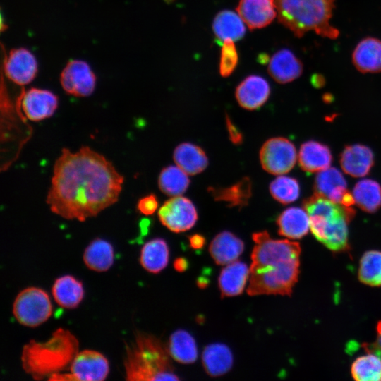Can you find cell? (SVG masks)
I'll return each mask as SVG.
<instances>
[{"label":"cell","mask_w":381,"mask_h":381,"mask_svg":"<svg viewBox=\"0 0 381 381\" xmlns=\"http://www.w3.org/2000/svg\"><path fill=\"white\" fill-rule=\"evenodd\" d=\"M269 190L272 198L284 205L296 201L300 195L298 181L289 176H280L276 178L270 183Z\"/></svg>","instance_id":"d590c367"},{"label":"cell","mask_w":381,"mask_h":381,"mask_svg":"<svg viewBox=\"0 0 381 381\" xmlns=\"http://www.w3.org/2000/svg\"><path fill=\"white\" fill-rule=\"evenodd\" d=\"M63 90L75 97L90 96L96 86V76L90 65L83 60H71L60 74Z\"/></svg>","instance_id":"30bf717a"},{"label":"cell","mask_w":381,"mask_h":381,"mask_svg":"<svg viewBox=\"0 0 381 381\" xmlns=\"http://www.w3.org/2000/svg\"><path fill=\"white\" fill-rule=\"evenodd\" d=\"M83 259L90 270L98 272H106L114 263V248L109 241L95 238L85 249Z\"/></svg>","instance_id":"f1b7e54d"},{"label":"cell","mask_w":381,"mask_h":381,"mask_svg":"<svg viewBox=\"0 0 381 381\" xmlns=\"http://www.w3.org/2000/svg\"><path fill=\"white\" fill-rule=\"evenodd\" d=\"M245 23L238 13L222 10L214 17L212 30L216 38L223 42L226 40L237 41L246 33Z\"/></svg>","instance_id":"484cf974"},{"label":"cell","mask_w":381,"mask_h":381,"mask_svg":"<svg viewBox=\"0 0 381 381\" xmlns=\"http://www.w3.org/2000/svg\"><path fill=\"white\" fill-rule=\"evenodd\" d=\"M109 373L107 358L99 351L85 349L76 354L70 365L74 380H104Z\"/></svg>","instance_id":"4fadbf2b"},{"label":"cell","mask_w":381,"mask_h":381,"mask_svg":"<svg viewBox=\"0 0 381 381\" xmlns=\"http://www.w3.org/2000/svg\"><path fill=\"white\" fill-rule=\"evenodd\" d=\"M358 275L360 281L366 285L381 286V251L369 250L363 255Z\"/></svg>","instance_id":"e575fe53"},{"label":"cell","mask_w":381,"mask_h":381,"mask_svg":"<svg viewBox=\"0 0 381 381\" xmlns=\"http://www.w3.org/2000/svg\"><path fill=\"white\" fill-rule=\"evenodd\" d=\"M202 365L206 373L212 377L226 373L233 364V356L229 348L223 344L207 346L202 355Z\"/></svg>","instance_id":"4316f807"},{"label":"cell","mask_w":381,"mask_h":381,"mask_svg":"<svg viewBox=\"0 0 381 381\" xmlns=\"http://www.w3.org/2000/svg\"><path fill=\"white\" fill-rule=\"evenodd\" d=\"M188 174L178 166H168L161 171L158 186L162 193L170 196L182 195L188 189L190 180Z\"/></svg>","instance_id":"d6a6232c"},{"label":"cell","mask_w":381,"mask_h":381,"mask_svg":"<svg viewBox=\"0 0 381 381\" xmlns=\"http://www.w3.org/2000/svg\"><path fill=\"white\" fill-rule=\"evenodd\" d=\"M190 246L195 249L199 250L205 244V238L199 234H195L188 237Z\"/></svg>","instance_id":"60d3db41"},{"label":"cell","mask_w":381,"mask_h":381,"mask_svg":"<svg viewBox=\"0 0 381 381\" xmlns=\"http://www.w3.org/2000/svg\"><path fill=\"white\" fill-rule=\"evenodd\" d=\"M160 222L168 229L180 233L190 229L198 220V212L191 200L183 196H173L159 209Z\"/></svg>","instance_id":"9c48e42d"},{"label":"cell","mask_w":381,"mask_h":381,"mask_svg":"<svg viewBox=\"0 0 381 381\" xmlns=\"http://www.w3.org/2000/svg\"><path fill=\"white\" fill-rule=\"evenodd\" d=\"M18 99L20 109L32 121H40L52 116L59 104L58 97L54 92L36 87L23 90Z\"/></svg>","instance_id":"7c38bea8"},{"label":"cell","mask_w":381,"mask_h":381,"mask_svg":"<svg viewBox=\"0 0 381 381\" xmlns=\"http://www.w3.org/2000/svg\"><path fill=\"white\" fill-rule=\"evenodd\" d=\"M169 250L167 242L160 238L151 239L143 246L140 262L147 272L157 274L168 264Z\"/></svg>","instance_id":"f546056e"},{"label":"cell","mask_w":381,"mask_h":381,"mask_svg":"<svg viewBox=\"0 0 381 381\" xmlns=\"http://www.w3.org/2000/svg\"><path fill=\"white\" fill-rule=\"evenodd\" d=\"M342 170L347 174L358 178L369 174L375 163L372 150L362 144L346 145L339 156Z\"/></svg>","instance_id":"2e32d148"},{"label":"cell","mask_w":381,"mask_h":381,"mask_svg":"<svg viewBox=\"0 0 381 381\" xmlns=\"http://www.w3.org/2000/svg\"><path fill=\"white\" fill-rule=\"evenodd\" d=\"M315 193L345 206L355 203L353 194L347 189L346 181L341 172L335 167L325 169L315 177L314 182Z\"/></svg>","instance_id":"5bb4252c"},{"label":"cell","mask_w":381,"mask_h":381,"mask_svg":"<svg viewBox=\"0 0 381 381\" xmlns=\"http://www.w3.org/2000/svg\"><path fill=\"white\" fill-rule=\"evenodd\" d=\"M167 348L171 358L179 363L190 364L197 359L195 341L191 334L185 330L174 332L169 337Z\"/></svg>","instance_id":"4dcf8cb0"},{"label":"cell","mask_w":381,"mask_h":381,"mask_svg":"<svg viewBox=\"0 0 381 381\" xmlns=\"http://www.w3.org/2000/svg\"><path fill=\"white\" fill-rule=\"evenodd\" d=\"M78 349L77 338L69 330L58 328L46 341L32 339L23 346L22 368L32 379L44 380L70 367Z\"/></svg>","instance_id":"3957f363"},{"label":"cell","mask_w":381,"mask_h":381,"mask_svg":"<svg viewBox=\"0 0 381 381\" xmlns=\"http://www.w3.org/2000/svg\"><path fill=\"white\" fill-rule=\"evenodd\" d=\"M52 292L56 303L67 309L76 308L84 297L82 282L69 274L56 279L52 286Z\"/></svg>","instance_id":"cb8c5ba5"},{"label":"cell","mask_w":381,"mask_h":381,"mask_svg":"<svg viewBox=\"0 0 381 381\" xmlns=\"http://www.w3.org/2000/svg\"><path fill=\"white\" fill-rule=\"evenodd\" d=\"M355 203L364 212L374 213L381 207V186L375 180L365 179L353 188Z\"/></svg>","instance_id":"1f68e13d"},{"label":"cell","mask_w":381,"mask_h":381,"mask_svg":"<svg viewBox=\"0 0 381 381\" xmlns=\"http://www.w3.org/2000/svg\"><path fill=\"white\" fill-rule=\"evenodd\" d=\"M222 44L219 70L221 76L226 78L236 69L238 54L234 40H226Z\"/></svg>","instance_id":"8d00e7d4"},{"label":"cell","mask_w":381,"mask_h":381,"mask_svg":"<svg viewBox=\"0 0 381 381\" xmlns=\"http://www.w3.org/2000/svg\"><path fill=\"white\" fill-rule=\"evenodd\" d=\"M277 225L279 235L289 239H300L310 229V219L304 208L291 207L277 217Z\"/></svg>","instance_id":"603a6c76"},{"label":"cell","mask_w":381,"mask_h":381,"mask_svg":"<svg viewBox=\"0 0 381 381\" xmlns=\"http://www.w3.org/2000/svg\"><path fill=\"white\" fill-rule=\"evenodd\" d=\"M210 194L214 200L226 202L227 206L243 207L248 205L252 195V182L243 177L237 183L225 188L209 187Z\"/></svg>","instance_id":"83f0119b"},{"label":"cell","mask_w":381,"mask_h":381,"mask_svg":"<svg viewBox=\"0 0 381 381\" xmlns=\"http://www.w3.org/2000/svg\"><path fill=\"white\" fill-rule=\"evenodd\" d=\"M267 71L276 82L288 83L301 76L303 64L291 50L282 49L270 58Z\"/></svg>","instance_id":"ac0fdd59"},{"label":"cell","mask_w":381,"mask_h":381,"mask_svg":"<svg viewBox=\"0 0 381 381\" xmlns=\"http://www.w3.org/2000/svg\"><path fill=\"white\" fill-rule=\"evenodd\" d=\"M260 161L267 172L282 175L291 171L296 162V150L292 142L286 138L268 139L260 150Z\"/></svg>","instance_id":"ba28073f"},{"label":"cell","mask_w":381,"mask_h":381,"mask_svg":"<svg viewBox=\"0 0 381 381\" xmlns=\"http://www.w3.org/2000/svg\"><path fill=\"white\" fill-rule=\"evenodd\" d=\"M226 126L231 142L234 145L242 144L243 141V133L227 114L226 115Z\"/></svg>","instance_id":"f35d334b"},{"label":"cell","mask_w":381,"mask_h":381,"mask_svg":"<svg viewBox=\"0 0 381 381\" xmlns=\"http://www.w3.org/2000/svg\"><path fill=\"white\" fill-rule=\"evenodd\" d=\"M252 238L248 294L291 295L299 274V243L272 238L267 231L254 233Z\"/></svg>","instance_id":"7a4b0ae2"},{"label":"cell","mask_w":381,"mask_h":381,"mask_svg":"<svg viewBox=\"0 0 381 381\" xmlns=\"http://www.w3.org/2000/svg\"><path fill=\"white\" fill-rule=\"evenodd\" d=\"M270 95V86L262 77L251 75L244 78L236 87L235 97L238 104L247 110L262 107Z\"/></svg>","instance_id":"9a60e30c"},{"label":"cell","mask_w":381,"mask_h":381,"mask_svg":"<svg viewBox=\"0 0 381 381\" xmlns=\"http://www.w3.org/2000/svg\"><path fill=\"white\" fill-rule=\"evenodd\" d=\"M236 11L250 30L265 28L277 17L274 0H240Z\"/></svg>","instance_id":"e0dca14e"},{"label":"cell","mask_w":381,"mask_h":381,"mask_svg":"<svg viewBox=\"0 0 381 381\" xmlns=\"http://www.w3.org/2000/svg\"><path fill=\"white\" fill-rule=\"evenodd\" d=\"M352 62L361 73L381 72V40L373 37L362 39L352 53Z\"/></svg>","instance_id":"d6986e66"},{"label":"cell","mask_w":381,"mask_h":381,"mask_svg":"<svg viewBox=\"0 0 381 381\" xmlns=\"http://www.w3.org/2000/svg\"><path fill=\"white\" fill-rule=\"evenodd\" d=\"M173 158L176 165L188 175L200 174L208 165L205 151L190 143H183L176 146Z\"/></svg>","instance_id":"d4e9b609"},{"label":"cell","mask_w":381,"mask_h":381,"mask_svg":"<svg viewBox=\"0 0 381 381\" xmlns=\"http://www.w3.org/2000/svg\"><path fill=\"white\" fill-rule=\"evenodd\" d=\"M197 284L200 288L204 289L207 286L208 280L207 278H205L203 277H199L197 280Z\"/></svg>","instance_id":"7bdbcfd3"},{"label":"cell","mask_w":381,"mask_h":381,"mask_svg":"<svg viewBox=\"0 0 381 381\" xmlns=\"http://www.w3.org/2000/svg\"><path fill=\"white\" fill-rule=\"evenodd\" d=\"M2 71L10 80L23 86L35 79L38 64L30 50L24 47L16 48L11 49L8 55L4 54Z\"/></svg>","instance_id":"8fae6325"},{"label":"cell","mask_w":381,"mask_h":381,"mask_svg":"<svg viewBox=\"0 0 381 381\" xmlns=\"http://www.w3.org/2000/svg\"><path fill=\"white\" fill-rule=\"evenodd\" d=\"M302 205L317 240L334 252L349 248L348 224L356 214L351 206L336 203L315 193L305 199Z\"/></svg>","instance_id":"5b68a950"},{"label":"cell","mask_w":381,"mask_h":381,"mask_svg":"<svg viewBox=\"0 0 381 381\" xmlns=\"http://www.w3.org/2000/svg\"><path fill=\"white\" fill-rule=\"evenodd\" d=\"M332 162L331 150L327 145L316 140H308L301 145L298 164L305 172L321 171L329 168Z\"/></svg>","instance_id":"ffe728a7"},{"label":"cell","mask_w":381,"mask_h":381,"mask_svg":"<svg viewBox=\"0 0 381 381\" xmlns=\"http://www.w3.org/2000/svg\"><path fill=\"white\" fill-rule=\"evenodd\" d=\"M250 276V268L241 261L231 262L222 269L218 279L222 297L240 295Z\"/></svg>","instance_id":"7402d4cb"},{"label":"cell","mask_w":381,"mask_h":381,"mask_svg":"<svg viewBox=\"0 0 381 381\" xmlns=\"http://www.w3.org/2000/svg\"><path fill=\"white\" fill-rule=\"evenodd\" d=\"M366 351L377 354L381 358V321L377 325V339L375 341L370 344H365Z\"/></svg>","instance_id":"ab89813d"},{"label":"cell","mask_w":381,"mask_h":381,"mask_svg":"<svg viewBox=\"0 0 381 381\" xmlns=\"http://www.w3.org/2000/svg\"><path fill=\"white\" fill-rule=\"evenodd\" d=\"M188 263L186 258H178L174 262V269L179 272H184L188 268Z\"/></svg>","instance_id":"b9f144b4"},{"label":"cell","mask_w":381,"mask_h":381,"mask_svg":"<svg viewBox=\"0 0 381 381\" xmlns=\"http://www.w3.org/2000/svg\"><path fill=\"white\" fill-rule=\"evenodd\" d=\"M158 208V200L155 194H150L141 198L137 203L138 210L144 215H151Z\"/></svg>","instance_id":"74e56055"},{"label":"cell","mask_w":381,"mask_h":381,"mask_svg":"<svg viewBox=\"0 0 381 381\" xmlns=\"http://www.w3.org/2000/svg\"><path fill=\"white\" fill-rule=\"evenodd\" d=\"M351 375L358 381H381V358L368 352L358 357L352 363Z\"/></svg>","instance_id":"836d02e7"},{"label":"cell","mask_w":381,"mask_h":381,"mask_svg":"<svg viewBox=\"0 0 381 381\" xmlns=\"http://www.w3.org/2000/svg\"><path fill=\"white\" fill-rule=\"evenodd\" d=\"M167 348L155 336L137 331L126 344L124 358L128 381L179 380L174 372Z\"/></svg>","instance_id":"277c9868"},{"label":"cell","mask_w":381,"mask_h":381,"mask_svg":"<svg viewBox=\"0 0 381 381\" xmlns=\"http://www.w3.org/2000/svg\"><path fill=\"white\" fill-rule=\"evenodd\" d=\"M13 314L22 325L35 327L42 325L52 314V305L48 294L38 287L24 289L13 301Z\"/></svg>","instance_id":"52a82bcc"},{"label":"cell","mask_w":381,"mask_h":381,"mask_svg":"<svg viewBox=\"0 0 381 381\" xmlns=\"http://www.w3.org/2000/svg\"><path fill=\"white\" fill-rule=\"evenodd\" d=\"M244 249V243L233 233L224 231L218 234L211 241L209 252L219 265H228L237 260Z\"/></svg>","instance_id":"44dd1931"},{"label":"cell","mask_w":381,"mask_h":381,"mask_svg":"<svg viewBox=\"0 0 381 381\" xmlns=\"http://www.w3.org/2000/svg\"><path fill=\"white\" fill-rule=\"evenodd\" d=\"M123 176L104 156L87 146L63 148L55 161L46 202L66 219L85 222L117 202Z\"/></svg>","instance_id":"6da1fadb"},{"label":"cell","mask_w":381,"mask_h":381,"mask_svg":"<svg viewBox=\"0 0 381 381\" xmlns=\"http://www.w3.org/2000/svg\"><path fill=\"white\" fill-rule=\"evenodd\" d=\"M279 22L297 37L313 31L337 39L339 31L330 23L335 0H274Z\"/></svg>","instance_id":"8992f818"}]
</instances>
